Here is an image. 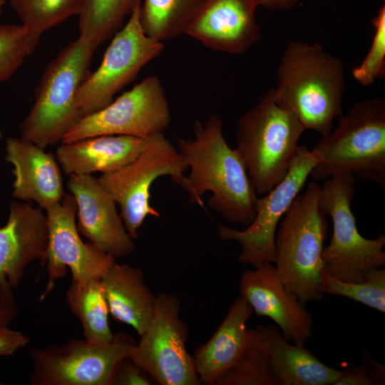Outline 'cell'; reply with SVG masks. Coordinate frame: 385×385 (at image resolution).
<instances>
[{
	"instance_id": "4fadbf2b",
	"label": "cell",
	"mask_w": 385,
	"mask_h": 385,
	"mask_svg": "<svg viewBox=\"0 0 385 385\" xmlns=\"http://www.w3.org/2000/svg\"><path fill=\"white\" fill-rule=\"evenodd\" d=\"M319 158L306 145H299L286 176L255 202V216L244 230L226 226L219 227L221 240L235 241L242 250L238 260L254 267L274 263V240L280 219L304 188Z\"/></svg>"
},
{
	"instance_id": "52a82bcc",
	"label": "cell",
	"mask_w": 385,
	"mask_h": 385,
	"mask_svg": "<svg viewBox=\"0 0 385 385\" xmlns=\"http://www.w3.org/2000/svg\"><path fill=\"white\" fill-rule=\"evenodd\" d=\"M354 184L351 173H340L324 180L319 194V210L333 225L331 241L322 252V270L350 282L362 281L372 270L385 266V235L368 239L357 230L351 209Z\"/></svg>"
},
{
	"instance_id": "83f0119b",
	"label": "cell",
	"mask_w": 385,
	"mask_h": 385,
	"mask_svg": "<svg viewBox=\"0 0 385 385\" xmlns=\"http://www.w3.org/2000/svg\"><path fill=\"white\" fill-rule=\"evenodd\" d=\"M214 385H278L260 349L253 329L237 361L219 376Z\"/></svg>"
},
{
	"instance_id": "2e32d148",
	"label": "cell",
	"mask_w": 385,
	"mask_h": 385,
	"mask_svg": "<svg viewBox=\"0 0 385 385\" xmlns=\"http://www.w3.org/2000/svg\"><path fill=\"white\" fill-rule=\"evenodd\" d=\"M239 291L253 312L274 321L286 339L306 344L312 334V316L284 287L272 263L242 272Z\"/></svg>"
},
{
	"instance_id": "ffe728a7",
	"label": "cell",
	"mask_w": 385,
	"mask_h": 385,
	"mask_svg": "<svg viewBox=\"0 0 385 385\" xmlns=\"http://www.w3.org/2000/svg\"><path fill=\"white\" fill-rule=\"evenodd\" d=\"M256 341L278 385H333L340 371L317 359L304 346L292 344L278 327L256 324Z\"/></svg>"
},
{
	"instance_id": "603a6c76",
	"label": "cell",
	"mask_w": 385,
	"mask_h": 385,
	"mask_svg": "<svg viewBox=\"0 0 385 385\" xmlns=\"http://www.w3.org/2000/svg\"><path fill=\"white\" fill-rule=\"evenodd\" d=\"M109 314L131 326L140 337L153 316L156 296L144 281L142 271L116 262L101 277Z\"/></svg>"
},
{
	"instance_id": "8fae6325",
	"label": "cell",
	"mask_w": 385,
	"mask_h": 385,
	"mask_svg": "<svg viewBox=\"0 0 385 385\" xmlns=\"http://www.w3.org/2000/svg\"><path fill=\"white\" fill-rule=\"evenodd\" d=\"M140 7V4L135 7L126 24L113 35L101 64L80 86L76 102L83 117L110 104L146 64L162 53L163 42L150 38L142 29Z\"/></svg>"
},
{
	"instance_id": "277c9868",
	"label": "cell",
	"mask_w": 385,
	"mask_h": 385,
	"mask_svg": "<svg viewBox=\"0 0 385 385\" xmlns=\"http://www.w3.org/2000/svg\"><path fill=\"white\" fill-rule=\"evenodd\" d=\"M320 187L308 183L284 215L274 240V263L287 290L303 305L321 299L322 252L328 222L319 207Z\"/></svg>"
},
{
	"instance_id": "e575fe53",
	"label": "cell",
	"mask_w": 385,
	"mask_h": 385,
	"mask_svg": "<svg viewBox=\"0 0 385 385\" xmlns=\"http://www.w3.org/2000/svg\"><path fill=\"white\" fill-rule=\"evenodd\" d=\"M333 385H373L366 366L348 367L340 370V374Z\"/></svg>"
},
{
	"instance_id": "d6a6232c",
	"label": "cell",
	"mask_w": 385,
	"mask_h": 385,
	"mask_svg": "<svg viewBox=\"0 0 385 385\" xmlns=\"http://www.w3.org/2000/svg\"><path fill=\"white\" fill-rule=\"evenodd\" d=\"M29 343V338L20 331L0 327V356L13 355Z\"/></svg>"
},
{
	"instance_id": "836d02e7",
	"label": "cell",
	"mask_w": 385,
	"mask_h": 385,
	"mask_svg": "<svg viewBox=\"0 0 385 385\" xmlns=\"http://www.w3.org/2000/svg\"><path fill=\"white\" fill-rule=\"evenodd\" d=\"M17 311L12 287L0 286V327L7 326L15 318Z\"/></svg>"
},
{
	"instance_id": "cb8c5ba5",
	"label": "cell",
	"mask_w": 385,
	"mask_h": 385,
	"mask_svg": "<svg viewBox=\"0 0 385 385\" xmlns=\"http://www.w3.org/2000/svg\"><path fill=\"white\" fill-rule=\"evenodd\" d=\"M66 302L81 322L85 339L96 343L113 339L108 323L109 309L100 279L71 281Z\"/></svg>"
},
{
	"instance_id": "6da1fadb",
	"label": "cell",
	"mask_w": 385,
	"mask_h": 385,
	"mask_svg": "<svg viewBox=\"0 0 385 385\" xmlns=\"http://www.w3.org/2000/svg\"><path fill=\"white\" fill-rule=\"evenodd\" d=\"M194 138L178 139L189 175L178 185L191 202L205 209L202 196L211 192L208 205L231 223L247 227L255 216L257 195L240 155L229 146L220 117L211 114L205 123L196 120Z\"/></svg>"
},
{
	"instance_id": "4316f807",
	"label": "cell",
	"mask_w": 385,
	"mask_h": 385,
	"mask_svg": "<svg viewBox=\"0 0 385 385\" xmlns=\"http://www.w3.org/2000/svg\"><path fill=\"white\" fill-rule=\"evenodd\" d=\"M82 0H9L21 24L38 45L47 30L78 15Z\"/></svg>"
},
{
	"instance_id": "e0dca14e",
	"label": "cell",
	"mask_w": 385,
	"mask_h": 385,
	"mask_svg": "<svg viewBox=\"0 0 385 385\" xmlns=\"http://www.w3.org/2000/svg\"><path fill=\"white\" fill-rule=\"evenodd\" d=\"M260 0H206L185 34L219 52L240 54L261 38Z\"/></svg>"
},
{
	"instance_id": "8992f818",
	"label": "cell",
	"mask_w": 385,
	"mask_h": 385,
	"mask_svg": "<svg viewBox=\"0 0 385 385\" xmlns=\"http://www.w3.org/2000/svg\"><path fill=\"white\" fill-rule=\"evenodd\" d=\"M96 48L79 36L48 63L36 89L34 105L20 125L21 138L46 149L61 143L83 118L76 98Z\"/></svg>"
},
{
	"instance_id": "44dd1931",
	"label": "cell",
	"mask_w": 385,
	"mask_h": 385,
	"mask_svg": "<svg viewBox=\"0 0 385 385\" xmlns=\"http://www.w3.org/2000/svg\"><path fill=\"white\" fill-rule=\"evenodd\" d=\"M150 136L103 135L69 143L56 150L61 170L68 175L101 174L116 171L134 160Z\"/></svg>"
},
{
	"instance_id": "7402d4cb",
	"label": "cell",
	"mask_w": 385,
	"mask_h": 385,
	"mask_svg": "<svg viewBox=\"0 0 385 385\" xmlns=\"http://www.w3.org/2000/svg\"><path fill=\"white\" fill-rule=\"evenodd\" d=\"M252 314L250 304L238 297L211 338L196 349L192 356L201 384L214 385L239 358L247 343V322Z\"/></svg>"
},
{
	"instance_id": "9c48e42d",
	"label": "cell",
	"mask_w": 385,
	"mask_h": 385,
	"mask_svg": "<svg viewBox=\"0 0 385 385\" xmlns=\"http://www.w3.org/2000/svg\"><path fill=\"white\" fill-rule=\"evenodd\" d=\"M135 339L123 332L108 343L71 339L61 345L30 352L32 385H112L121 361L128 357Z\"/></svg>"
},
{
	"instance_id": "5bb4252c",
	"label": "cell",
	"mask_w": 385,
	"mask_h": 385,
	"mask_svg": "<svg viewBox=\"0 0 385 385\" xmlns=\"http://www.w3.org/2000/svg\"><path fill=\"white\" fill-rule=\"evenodd\" d=\"M76 202L73 195L66 193L61 202L46 210L48 247L46 269L48 282L41 295L43 300L53 289L56 282L65 277L70 269L72 280L84 282L101 279L115 262V259L85 243L76 227Z\"/></svg>"
},
{
	"instance_id": "f546056e",
	"label": "cell",
	"mask_w": 385,
	"mask_h": 385,
	"mask_svg": "<svg viewBox=\"0 0 385 385\" xmlns=\"http://www.w3.org/2000/svg\"><path fill=\"white\" fill-rule=\"evenodd\" d=\"M36 46L21 24H0V84L16 73Z\"/></svg>"
},
{
	"instance_id": "74e56055",
	"label": "cell",
	"mask_w": 385,
	"mask_h": 385,
	"mask_svg": "<svg viewBox=\"0 0 385 385\" xmlns=\"http://www.w3.org/2000/svg\"><path fill=\"white\" fill-rule=\"evenodd\" d=\"M5 4V0H0V15L2 13L3 6Z\"/></svg>"
},
{
	"instance_id": "8d00e7d4",
	"label": "cell",
	"mask_w": 385,
	"mask_h": 385,
	"mask_svg": "<svg viewBox=\"0 0 385 385\" xmlns=\"http://www.w3.org/2000/svg\"><path fill=\"white\" fill-rule=\"evenodd\" d=\"M260 6L270 10L289 11L297 4L298 0H260Z\"/></svg>"
},
{
	"instance_id": "484cf974",
	"label": "cell",
	"mask_w": 385,
	"mask_h": 385,
	"mask_svg": "<svg viewBox=\"0 0 385 385\" xmlns=\"http://www.w3.org/2000/svg\"><path fill=\"white\" fill-rule=\"evenodd\" d=\"M141 0H82L78 16L79 36L97 48L113 36Z\"/></svg>"
},
{
	"instance_id": "5b68a950",
	"label": "cell",
	"mask_w": 385,
	"mask_h": 385,
	"mask_svg": "<svg viewBox=\"0 0 385 385\" xmlns=\"http://www.w3.org/2000/svg\"><path fill=\"white\" fill-rule=\"evenodd\" d=\"M305 130L296 115L267 91L237 121L235 150L257 195H264L286 176Z\"/></svg>"
},
{
	"instance_id": "d4e9b609",
	"label": "cell",
	"mask_w": 385,
	"mask_h": 385,
	"mask_svg": "<svg viewBox=\"0 0 385 385\" xmlns=\"http://www.w3.org/2000/svg\"><path fill=\"white\" fill-rule=\"evenodd\" d=\"M206 0H143L139 17L144 33L163 42L185 34Z\"/></svg>"
},
{
	"instance_id": "7c38bea8",
	"label": "cell",
	"mask_w": 385,
	"mask_h": 385,
	"mask_svg": "<svg viewBox=\"0 0 385 385\" xmlns=\"http://www.w3.org/2000/svg\"><path fill=\"white\" fill-rule=\"evenodd\" d=\"M171 113L160 80L143 79L103 108L83 117L64 135L62 143L103 135L150 136L171 123Z\"/></svg>"
},
{
	"instance_id": "30bf717a",
	"label": "cell",
	"mask_w": 385,
	"mask_h": 385,
	"mask_svg": "<svg viewBox=\"0 0 385 385\" xmlns=\"http://www.w3.org/2000/svg\"><path fill=\"white\" fill-rule=\"evenodd\" d=\"M181 305L173 294L156 296L153 316L128 357L160 385H199L193 356L186 342L188 328L180 317Z\"/></svg>"
},
{
	"instance_id": "1f68e13d",
	"label": "cell",
	"mask_w": 385,
	"mask_h": 385,
	"mask_svg": "<svg viewBox=\"0 0 385 385\" xmlns=\"http://www.w3.org/2000/svg\"><path fill=\"white\" fill-rule=\"evenodd\" d=\"M153 379L140 366L128 357L118 365L112 385H153Z\"/></svg>"
},
{
	"instance_id": "ac0fdd59",
	"label": "cell",
	"mask_w": 385,
	"mask_h": 385,
	"mask_svg": "<svg viewBox=\"0 0 385 385\" xmlns=\"http://www.w3.org/2000/svg\"><path fill=\"white\" fill-rule=\"evenodd\" d=\"M6 225L0 227V285L18 287L26 267L35 260L46 265V214L29 202L10 205Z\"/></svg>"
},
{
	"instance_id": "d590c367",
	"label": "cell",
	"mask_w": 385,
	"mask_h": 385,
	"mask_svg": "<svg viewBox=\"0 0 385 385\" xmlns=\"http://www.w3.org/2000/svg\"><path fill=\"white\" fill-rule=\"evenodd\" d=\"M363 364L369 372L373 385L385 384L384 366L374 361L366 353L363 354Z\"/></svg>"
},
{
	"instance_id": "9a60e30c",
	"label": "cell",
	"mask_w": 385,
	"mask_h": 385,
	"mask_svg": "<svg viewBox=\"0 0 385 385\" xmlns=\"http://www.w3.org/2000/svg\"><path fill=\"white\" fill-rule=\"evenodd\" d=\"M67 187L76 202V227L89 242L112 257L132 253L135 245L128 234L116 202L92 174L71 175Z\"/></svg>"
},
{
	"instance_id": "3957f363",
	"label": "cell",
	"mask_w": 385,
	"mask_h": 385,
	"mask_svg": "<svg viewBox=\"0 0 385 385\" xmlns=\"http://www.w3.org/2000/svg\"><path fill=\"white\" fill-rule=\"evenodd\" d=\"M319 158L309 177L324 181L347 172L362 182L385 189V100L366 98L338 118L333 132L321 136L311 150Z\"/></svg>"
},
{
	"instance_id": "f1b7e54d",
	"label": "cell",
	"mask_w": 385,
	"mask_h": 385,
	"mask_svg": "<svg viewBox=\"0 0 385 385\" xmlns=\"http://www.w3.org/2000/svg\"><path fill=\"white\" fill-rule=\"evenodd\" d=\"M323 294L344 297L381 313L385 312V268H375L362 281L350 282L338 279L321 271Z\"/></svg>"
},
{
	"instance_id": "ba28073f",
	"label": "cell",
	"mask_w": 385,
	"mask_h": 385,
	"mask_svg": "<svg viewBox=\"0 0 385 385\" xmlns=\"http://www.w3.org/2000/svg\"><path fill=\"white\" fill-rule=\"evenodd\" d=\"M187 170L178 148L163 133H158L150 137L134 160L116 171L101 174L98 180L119 205L126 231L135 240L147 217H160L150 202L152 184L160 177L169 176L178 185Z\"/></svg>"
},
{
	"instance_id": "4dcf8cb0",
	"label": "cell",
	"mask_w": 385,
	"mask_h": 385,
	"mask_svg": "<svg viewBox=\"0 0 385 385\" xmlns=\"http://www.w3.org/2000/svg\"><path fill=\"white\" fill-rule=\"evenodd\" d=\"M374 35L365 58L352 69L353 78L364 86L372 84L385 74V5L381 6L371 19Z\"/></svg>"
},
{
	"instance_id": "d6986e66",
	"label": "cell",
	"mask_w": 385,
	"mask_h": 385,
	"mask_svg": "<svg viewBox=\"0 0 385 385\" xmlns=\"http://www.w3.org/2000/svg\"><path fill=\"white\" fill-rule=\"evenodd\" d=\"M6 160L13 165L12 195L36 202L43 210L61 202L66 194L55 154L21 138L6 141Z\"/></svg>"
},
{
	"instance_id": "7a4b0ae2",
	"label": "cell",
	"mask_w": 385,
	"mask_h": 385,
	"mask_svg": "<svg viewBox=\"0 0 385 385\" xmlns=\"http://www.w3.org/2000/svg\"><path fill=\"white\" fill-rule=\"evenodd\" d=\"M277 101L293 113L305 130L321 136L333 129L342 115L345 88L343 62L319 43L292 41L281 57L277 71Z\"/></svg>"
}]
</instances>
